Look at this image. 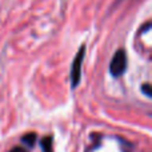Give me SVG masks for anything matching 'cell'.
<instances>
[{"mask_svg":"<svg viewBox=\"0 0 152 152\" xmlns=\"http://www.w3.org/2000/svg\"><path fill=\"white\" fill-rule=\"evenodd\" d=\"M40 147H42L43 152H52V137L45 136L40 140Z\"/></svg>","mask_w":152,"mask_h":152,"instance_id":"4","label":"cell"},{"mask_svg":"<svg viewBox=\"0 0 152 152\" xmlns=\"http://www.w3.org/2000/svg\"><path fill=\"white\" fill-rule=\"evenodd\" d=\"M127 69V53L123 48L118 50L115 55L112 56V60L110 64V72L113 77H119L126 72Z\"/></svg>","mask_w":152,"mask_h":152,"instance_id":"1","label":"cell"},{"mask_svg":"<svg viewBox=\"0 0 152 152\" xmlns=\"http://www.w3.org/2000/svg\"><path fill=\"white\" fill-rule=\"evenodd\" d=\"M142 91H143V94H144L147 97H151V96H152V92H151V86H150V84H148V83L143 84V86H142Z\"/></svg>","mask_w":152,"mask_h":152,"instance_id":"5","label":"cell"},{"mask_svg":"<svg viewBox=\"0 0 152 152\" xmlns=\"http://www.w3.org/2000/svg\"><path fill=\"white\" fill-rule=\"evenodd\" d=\"M10 152H29V151H27L26 148H23V147H15V148H12Z\"/></svg>","mask_w":152,"mask_h":152,"instance_id":"6","label":"cell"},{"mask_svg":"<svg viewBox=\"0 0 152 152\" xmlns=\"http://www.w3.org/2000/svg\"><path fill=\"white\" fill-rule=\"evenodd\" d=\"M150 28H151V23H150V21H147V24H145V27H143V28L140 29V31H142V32H144V31H148V29H150Z\"/></svg>","mask_w":152,"mask_h":152,"instance_id":"7","label":"cell"},{"mask_svg":"<svg viewBox=\"0 0 152 152\" xmlns=\"http://www.w3.org/2000/svg\"><path fill=\"white\" fill-rule=\"evenodd\" d=\"M36 139H37V135L35 134V132H28V134H26L21 137V142H23V144H26L27 147L32 148L35 145V143H36Z\"/></svg>","mask_w":152,"mask_h":152,"instance_id":"3","label":"cell"},{"mask_svg":"<svg viewBox=\"0 0 152 152\" xmlns=\"http://www.w3.org/2000/svg\"><path fill=\"white\" fill-rule=\"evenodd\" d=\"M84 52H86V47L81 45L79 48V51L76 52V56L74 59V63H72L71 67V86L72 88H76L80 83L81 79V64H83L84 60Z\"/></svg>","mask_w":152,"mask_h":152,"instance_id":"2","label":"cell"}]
</instances>
